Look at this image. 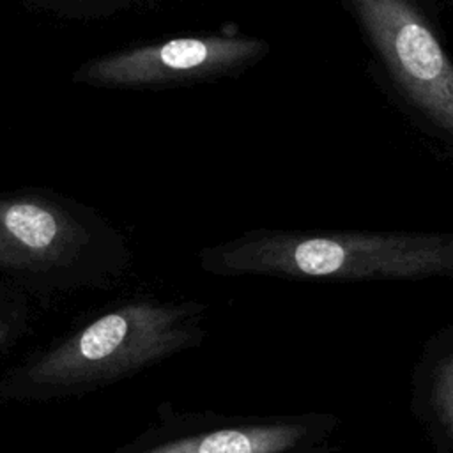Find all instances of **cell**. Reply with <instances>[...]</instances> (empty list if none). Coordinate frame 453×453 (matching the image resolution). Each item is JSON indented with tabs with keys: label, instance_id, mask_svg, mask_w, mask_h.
<instances>
[{
	"label": "cell",
	"instance_id": "3",
	"mask_svg": "<svg viewBox=\"0 0 453 453\" xmlns=\"http://www.w3.org/2000/svg\"><path fill=\"white\" fill-rule=\"evenodd\" d=\"M193 306L136 303L117 308L46 352L32 368L37 384L111 380L182 350L193 342Z\"/></svg>",
	"mask_w": 453,
	"mask_h": 453
},
{
	"label": "cell",
	"instance_id": "7",
	"mask_svg": "<svg viewBox=\"0 0 453 453\" xmlns=\"http://www.w3.org/2000/svg\"><path fill=\"white\" fill-rule=\"evenodd\" d=\"M432 407L439 423L453 435V350L435 370L432 384Z\"/></svg>",
	"mask_w": 453,
	"mask_h": 453
},
{
	"label": "cell",
	"instance_id": "2",
	"mask_svg": "<svg viewBox=\"0 0 453 453\" xmlns=\"http://www.w3.org/2000/svg\"><path fill=\"white\" fill-rule=\"evenodd\" d=\"M380 87L425 134L453 149V58L439 0H338Z\"/></svg>",
	"mask_w": 453,
	"mask_h": 453
},
{
	"label": "cell",
	"instance_id": "5",
	"mask_svg": "<svg viewBox=\"0 0 453 453\" xmlns=\"http://www.w3.org/2000/svg\"><path fill=\"white\" fill-rule=\"evenodd\" d=\"M83 228L51 203L0 200V265L50 269L67 264L85 242Z\"/></svg>",
	"mask_w": 453,
	"mask_h": 453
},
{
	"label": "cell",
	"instance_id": "8",
	"mask_svg": "<svg viewBox=\"0 0 453 453\" xmlns=\"http://www.w3.org/2000/svg\"><path fill=\"white\" fill-rule=\"evenodd\" d=\"M7 334H9V327H7V324L0 322V343H4V342H5Z\"/></svg>",
	"mask_w": 453,
	"mask_h": 453
},
{
	"label": "cell",
	"instance_id": "6",
	"mask_svg": "<svg viewBox=\"0 0 453 453\" xmlns=\"http://www.w3.org/2000/svg\"><path fill=\"white\" fill-rule=\"evenodd\" d=\"M308 437L297 423L219 428L154 446L143 453H287Z\"/></svg>",
	"mask_w": 453,
	"mask_h": 453
},
{
	"label": "cell",
	"instance_id": "4",
	"mask_svg": "<svg viewBox=\"0 0 453 453\" xmlns=\"http://www.w3.org/2000/svg\"><path fill=\"white\" fill-rule=\"evenodd\" d=\"M265 51L267 44L260 39L179 37L92 62L81 80L99 85H147L205 78L248 65Z\"/></svg>",
	"mask_w": 453,
	"mask_h": 453
},
{
	"label": "cell",
	"instance_id": "1",
	"mask_svg": "<svg viewBox=\"0 0 453 453\" xmlns=\"http://www.w3.org/2000/svg\"><path fill=\"white\" fill-rule=\"evenodd\" d=\"M232 274L320 280L453 278V230L260 232L219 255Z\"/></svg>",
	"mask_w": 453,
	"mask_h": 453
}]
</instances>
